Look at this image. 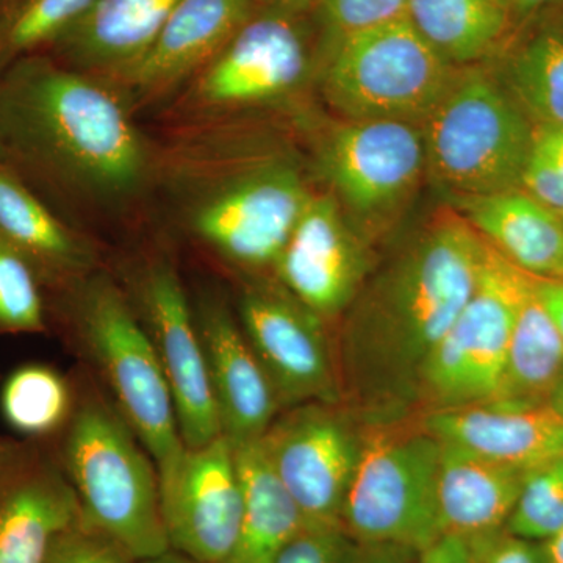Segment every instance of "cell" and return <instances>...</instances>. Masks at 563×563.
I'll list each match as a JSON object with an SVG mask.
<instances>
[{
  "instance_id": "6da1fadb",
  "label": "cell",
  "mask_w": 563,
  "mask_h": 563,
  "mask_svg": "<svg viewBox=\"0 0 563 563\" xmlns=\"http://www.w3.org/2000/svg\"><path fill=\"white\" fill-rule=\"evenodd\" d=\"M113 81L35 54L0 74V144L29 185L125 207L155 184L157 147Z\"/></svg>"
},
{
  "instance_id": "7a4b0ae2",
  "label": "cell",
  "mask_w": 563,
  "mask_h": 563,
  "mask_svg": "<svg viewBox=\"0 0 563 563\" xmlns=\"http://www.w3.org/2000/svg\"><path fill=\"white\" fill-rule=\"evenodd\" d=\"M484 254V240L446 207L369 273L343 313V399L373 413L415 401L422 366L473 295Z\"/></svg>"
},
{
  "instance_id": "3957f363",
  "label": "cell",
  "mask_w": 563,
  "mask_h": 563,
  "mask_svg": "<svg viewBox=\"0 0 563 563\" xmlns=\"http://www.w3.org/2000/svg\"><path fill=\"white\" fill-rule=\"evenodd\" d=\"M155 184L196 242L250 274L272 273L314 191L291 152L247 135L239 117L185 122L157 147Z\"/></svg>"
},
{
  "instance_id": "277c9868",
  "label": "cell",
  "mask_w": 563,
  "mask_h": 563,
  "mask_svg": "<svg viewBox=\"0 0 563 563\" xmlns=\"http://www.w3.org/2000/svg\"><path fill=\"white\" fill-rule=\"evenodd\" d=\"M74 346L98 372L114 404L158 473L184 451L168 380L154 344L120 280L99 269L52 296Z\"/></svg>"
},
{
  "instance_id": "5b68a950",
  "label": "cell",
  "mask_w": 563,
  "mask_h": 563,
  "mask_svg": "<svg viewBox=\"0 0 563 563\" xmlns=\"http://www.w3.org/2000/svg\"><path fill=\"white\" fill-rule=\"evenodd\" d=\"M85 388H76V407L57 444L47 440L81 514L139 561L168 553L154 459L111 399Z\"/></svg>"
},
{
  "instance_id": "8992f818",
  "label": "cell",
  "mask_w": 563,
  "mask_h": 563,
  "mask_svg": "<svg viewBox=\"0 0 563 563\" xmlns=\"http://www.w3.org/2000/svg\"><path fill=\"white\" fill-rule=\"evenodd\" d=\"M321 63L314 9L255 5L220 54L168 107L187 122L290 106L317 88Z\"/></svg>"
},
{
  "instance_id": "52a82bcc",
  "label": "cell",
  "mask_w": 563,
  "mask_h": 563,
  "mask_svg": "<svg viewBox=\"0 0 563 563\" xmlns=\"http://www.w3.org/2000/svg\"><path fill=\"white\" fill-rule=\"evenodd\" d=\"M420 128L426 177L451 201L521 187L533 124L484 63L457 69Z\"/></svg>"
},
{
  "instance_id": "ba28073f",
  "label": "cell",
  "mask_w": 563,
  "mask_h": 563,
  "mask_svg": "<svg viewBox=\"0 0 563 563\" xmlns=\"http://www.w3.org/2000/svg\"><path fill=\"white\" fill-rule=\"evenodd\" d=\"M457 69L401 16L340 41L322 63L317 90L340 120L421 125Z\"/></svg>"
},
{
  "instance_id": "9c48e42d",
  "label": "cell",
  "mask_w": 563,
  "mask_h": 563,
  "mask_svg": "<svg viewBox=\"0 0 563 563\" xmlns=\"http://www.w3.org/2000/svg\"><path fill=\"white\" fill-rule=\"evenodd\" d=\"M442 442L417 426L365 432L344 499L342 528L358 544H398L421 553L442 537L437 479Z\"/></svg>"
},
{
  "instance_id": "30bf717a",
  "label": "cell",
  "mask_w": 563,
  "mask_h": 563,
  "mask_svg": "<svg viewBox=\"0 0 563 563\" xmlns=\"http://www.w3.org/2000/svg\"><path fill=\"white\" fill-rule=\"evenodd\" d=\"M314 172L363 239L387 231L426 177L420 125L342 120L314 144Z\"/></svg>"
},
{
  "instance_id": "8fae6325",
  "label": "cell",
  "mask_w": 563,
  "mask_h": 563,
  "mask_svg": "<svg viewBox=\"0 0 563 563\" xmlns=\"http://www.w3.org/2000/svg\"><path fill=\"white\" fill-rule=\"evenodd\" d=\"M526 280L528 273L485 243L476 288L418 377L413 402L424 413L495 401Z\"/></svg>"
},
{
  "instance_id": "7c38bea8",
  "label": "cell",
  "mask_w": 563,
  "mask_h": 563,
  "mask_svg": "<svg viewBox=\"0 0 563 563\" xmlns=\"http://www.w3.org/2000/svg\"><path fill=\"white\" fill-rule=\"evenodd\" d=\"M122 290L146 329L172 390L181 442L199 448L222 435L201 339L176 266L144 255L122 269Z\"/></svg>"
},
{
  "instance_id": "4fadbf2b",
  "label": "cell",
  "mask_w": 563,
  "mask_h": 563,
  "mask_svg": "<svg viewBox=\"0 0 563 563\" xmlns=\"http://www.w3.org/2000/svg\"><path fill=\"white\" fill-rule=\"evenodd\" d=\"M236 318L273 385L280 412L307 402H343L324 320L274 276L244 282Z\"/></svg>"
},
{
  "instance_id": "5bb4252c",
  "label": "cell",
  "mask_w": 563,
  "mask_h": 563,
  "mask_svg": "<svg viewBox=\"0 0 563 563\" xmlns=\"http://www.w3.org/2000/svg\"><path fill=\"white\" fill-rule=\"evenodd\" d=\"M363 440L342 402H307L282 410L258 444L307 526H342Z\"/></svg>"
},
{
  "instance_id": "9a60e30c",
  "label": "cell",
  "mask_w": 563,
  "mask_h": 563,
  "mask_svg": "<svg viewBox=\"0 0 563 563\" xmlns=\"http://www.w3.org/2000/svg\"><path fill=\"white\" fill-rule=\"evenodd\" d=\"M158 481L169 550L198 563L224 561L239 536L244 501L231 440L220 435L203 446H185Z\"/></svg>"
},
{
  "instance_id": "2e32d148",
  "label": "cell",
  "mask_w": 563,
  "mask_h": 563,
  "mask_svg": "<svg viewBox=\"0 0 563 563\" xmlns=\"http://www.w3.org/2000/svg\"><path fill=\"white\" fill-rule=\"evenodd\" d=\"M372 273L368 242L329 191L314 190L272 274L322 320L346 312Z\"/></svg>"
},
{
  "instance_id": "e0dca14e",
  "label": "cell",
  "mask_w": 563,
  "mask_h": 563,
  "mask_svg": "<svg viewBox=\"0 0 563 563\" xmlns=\"http://www.w3.org/2000/svg\"><path fill=\"white\" fill-rule=\"evenodd\" d=\"M81 507L51 444L9 440L0 457V563H46Z\"/></svg>"
},
{
  "instance_id": "ac0fdd59",
  "label": "cell",
  "mask_w": 563,
  "mask_h": 563,
  "mask_svg": "<svg viewBox=\"0 0 563 563\" xmlns=\"http://www.w3.org/2000/svg\"><path fill=\"white\" fill-rule=\"evenodd\" d=\"M254 0H180L135 65L117 80L133 110L169 106L239 32Z\"/></svg>"
},
{
  "instance_id": "d6986e66",
  "label": "cell",
  "mask_w": 563,
  "mask_h": 563,
  "mask_svg": "<svg viewBox=\"0 0 563 563\" xmlns=\"http://www.w3.org/2000/svg\"><path fill=\"white\" fill-rule=\"evenodd\" d=\"M191 302L222 435L233 446L257 442L280 413L273 385L229 302L213 291Z\"/></svg>"
},
{
  "instance_id": "ffe728a7",
  "label": "cell",
  "mask_w": 563,
  "mask_h": 563,
  "mask_svg": "<svg viewBox=\"0 0 563 563\" xmlns=\"http://www.w3.org/2000/svg\"><path fill=\"white\" fill-rule=\"evenodd\" d=\"M0 243L31 266L46 296L69 290L102 269L96 244L52 211L3 158H0Z\"/></svg>"
},
{
  "instance_id": "44dd1931",
  "label": "cell",
  "mask_w": 563,
  "mask_h": 563,
  "mask_svg": "<svg viewBox=\"0 0 563 563\" xmlns=\"http://www.w3.org/2000/svg\"><path fill=\"white\" fill-rule=\"evenodd\" d=\"M420 426L442 442L515 468L531 470L563 455V418L548 404H474L424 413Z\"/></svg>"
},
{
  "instance_id": "7402d4cb",
  "label": "cell",
  "mask_w": 563,
  "mask_h": 563,
  "mask_svg": "<svg viewBox=\"0 0 563 563\" xmlns=\"http://www.w3.org/2000/svg\"><path fill=\"white\" fill-rule=\"evenodd\" d=\"M526 472L442 442L437 479L442 533L476 542L506 531Z\"/></svg>"
},
{
  "instance_id": "603a6c76",
  "label": "cell",
  "mask_w": 563,
  "mask_h": 563,
  "mask_svg": "<svg viewBox=\"0 0 563 563\" xmlns=\"http://www.w3.org/2000/svg\"><path fill=\"white\" fill-rule=\"evenodd\" d=\"M180 0H96L51 49L69 68L117 80L151 46Z\"/></svg>"
},
{
  "instance_id": "cb8c5ba5",
  "label": "cell",
  "mask_w": 563,
  "mask_h": 563,
  "mask_svg": "<svg viewBox=\"0 0 563 563\" xmlns=\"http://www.w3.org/2000/svg\"><path fill=\"white\" fill-rule=\"evenodd\" d=\"M474 232L521 272L563 276V214L523 188L453 199Z\"/></svg>"
},
{
  "instance_id": "d4e9b609",
  "label": "cell",
  "mask_w": 563,
  "mask_h": 563,
  "mask_svg": "<svg viewBox=\"0 0 563 563\" xmlns=\"http://www.w3.org/2000/svg\"><path fill=\"white\" fill-rule=\"evenodd\" d=\"M243 484V515L231 553L221 563H274L306 528L290 493L277 479L257 442L235 446Z\"/></svg>"
},
{
  "instance_id": "484cf974",
  "label": "cell",
  "mask_w": 563,
  "mask_h": 563,
  "mask_svg": "<svg viewBox=\"0 0 563 563\" xmlns=\"http://www.w3.org/2000/svg\"><path fill=\"white\" fill-rule=\"evenodd\" d=\"M406 18L451 65L484 63L514 31V0H409Z\"/></svg>"
},
{
  "instance_id": "4316f807",
  "label": "cell",
  "mask_w": 563,
  "mask_h": 563,
  "mask_svg": "<svg viewBox=\"0 0 563 563\" xmlns=\"http://www.w3.org/2000/svg\"><path fill=\"white\" fill-rule=\"evenodd\" d=\"M563 373V339L554 321L528 280L517 312L507 351L501 385L495 401L518 406L548 404Z\"/></svg>"
},
{
  "instance_id": "83f0119b",
  "label": "cell",
  "mask_w": 563,
  "mask_h": 563,
  "mask_svg": "<svg viewBox=\"0 0 563 563\" xmlns=\"http://www.w3.org/2000/svg\"><path fill=\"white\" fill-rule=\"evenodd\" d=\"M76 398V387L54 366L25 363L3 380L0 413L25 440L47 442L68 424Z\"/></svg>"
},
{
  "instance_id": "f1b7e54d",
  "label": "cell",
  "mask_w": 563,
  "mask_h": 563,
  "mask_svg": "<svg viewBox=\"0 0 563 563\" xmlns=\"http://www.w3.org/2000/svg\"><path fill=\"white\" fill-rule=\"evenodd\" d=\"M506 90L536 124L563 128V31L544 29L507 63Z\"/></svg>"
},
{
  "instance_id": "f546056e",
  "label": "cell",
  "mask_w": 563,
  "mask_h": 563,
  "mask_svg": "<svg viewBox=\"0 0 563 563\" xmlns=\"http://www.w3.org/2000/svg\"><path fill=\"white\" fill-rule=\"evenodd\" d=\"M96 0H2L0 74L51 47L91 9Z\"/></svg>"
},
{
  "instance_id": "4dcf8cb0",
  "label": "cell",
  "mask_w": 563,
  "mask_h": 563,
  "mask_svg": "<svg viewBox=\"0 0 563 563\" xmlns=\"http://www.w3.org/2000/svg\"><path fill=\"white\" fill-rule=\"evenodd\" d=\"M563 528V455L525 474L506 531L543 543Z\"/></svg>"
},
{
  "instance_id": "1f68e13d",
  "label": "cell",
  "mask_w": 563,
  "mask_h": 563,
  "mask_svg": "<svg viewBox=\"0 0 563 563\" xmlns=\"http://www.w3.org/2000/svg\"><path fill=\"white\" fill-rule=\"evenodd\" d=\"M47 298L43 285L16 252L0 243V333H44Z\"/></svg>"
},
{
  "instance_id": "d6a6232c",
  "label": "cell",
  "mask_w": 563,
  "mask_h": 563,
  "mask_svg": "<svg viewBox=\"0 0 563 563\" xmlns=\"http://www.w3.org/2000/svg\"><path fill=\"white\" fill-rule=\"evenodd\" d=\"M407 2L409 0H318L314 14L321 29L322 63L333 47L352 33L406 16Z\"/></svg>"
},
{
  "instance_id": "836d02e7",
  "label": "cell",
  "mask_w": 563,
  "mask_h": 563,
  "mask_svg": "<svg viewBox=\"0 0 563 563\" xmlns=\"http://www.w3.org/2000/svg\"><path fill=\"white\" fill-rule=\"evenodd\" d=\"M520 188L563 214V128L533 124Z\"/></svg>"
},
{
  "instance_id": "e575fe53",
  "label": "cell",
  "mask_w": 563,
  "mask_h": 563,
  "mask_svg": "<svg viewBox=\"0 0 563 563\" xmlns=\"http://www.w3.org/2000/svg\"><path fill=\"white\" fill-rule=\"evenodd\" d=\"M117 539L80 517L58 533L52 543L46 563H139Z\"/></svg>"
},
{
  "instance_id": "d590c367",
  "label": "cell",
  "mask_w": 563,
  "mask_h": 563,
  "mask_svg": "<svg viewBox=\"0 0 563 563\" xmlns=\"http://www.w3.org/2000/svg\"><path fill=\"white\" fill-rule=\"evenodd\" d=\"M357 548L342 526H306L274 563H354Z\"/></svg>"
},
{
  "instance_id": "8d00e7d4",
  "label": "cell",
  "mask_w": 563,
  "mask_h": 563,
  "mask_svg": "<svg viewBox=\"0 0 563 563\" xmlns=\"http://www.w3.org/2000/svg\"><path fill=\"white\" fill-rule=\"evenodd\" d=\"M470 543L479 563H547L542 543L521 539L507 531Z\"/></svg>"
},
{
  "instance_id": "74e56055",
  "label": "cell",
  "mask_w": 563,
  "mask_h": 563,
  "mask_svg": "<svg viewBox=\"0 0 563 563\" xmlns=\"http://www.w3.org/2000/svg\"><path fill=\"white\" fill-rule=\"evenodd\" d=\"M418 563H479L468 540L443 533L418 555Z\"/></svg>"
},
{
  "instance_id": "f35d334b",
  "label": "cell",
  "mask_w": 563,
  "mask_h": 563,
  "mask_svg": "<svg viewBox=\"0 0 563 563\" xmlns=\"http://www.w3.org/2000/svg\"><path fill=\"white\" fill-rule=\"evenodd\" d=\"M533 291L563 339V277L531 276Z\"/></svg>"
},
{
  "instance_id": "ab89813d",
  "label": "cell",
  "mask_w": 563,
  "mask_h": 563,
  "mask_svg": "<svg viewBox=\"0 0 563 563\" xmlns=\"http://www.w3.org/2000/svg\"><path fill=\"white\" fill-rule=\"evenodd\" d=\"M418 555L398 544H358L354 563H418Z\"/></svg>"
},
{
  "instance_id": "60d3db41",
  "label": "cell",
  "mask_w": 563,
  "mask_h": 563,
  "mask_svg": "<svg viewBox=\"0 0 563 563\" xmlns=\"http://www.w3.org/2000/svg\"><path fill=\"white\" fill-rule=\"evenodd\" d=\"M561 3L563 0H514V29L525 27L529 21Z\"/></svg>"
},
{
  "instance_id": "b9f144b4",
  "label": "cell",
  "mask_w": 563,
  "mask_h": 563,
  "mask_svg": "<svg viewBox=\"0 0 563 563\" xmlns=\"http://www.w3.org/2000/svg\"><path fill=\"white\" fill-rule=\"evenodd\" d=\"M547 563H563V528L542 543Z\"/></svg>"
},
{
  "instance_id": "7bdbcfd3",
  "label": "cell",
  "mask_w": 563,
  "mask_h": 563,
  "mask_svg": "<svg viewBox=\"0 0 563 563\" xmlns=\"http://www.w3.org/2000/svg\"><path fill=\"white\" fill-rule=\"evenodd\" d=\"M261 7H290V9H314L318 0H254Z\"/></svg>"
},
{
  "instance_id": "ee69618b",
  "label": "cell",
  "mask_w": 563,
  "mask_h": 563,
  "mask_svg": "<svg viewBox=\"0 0 563 563\" xmlns=\"http://www.w3.org/2000/svg\"><path fill=\"white\" fill-rule=\"evenodd\" d=\"M139 563H198L191 561V559L185 558V555L174 553V551H168V553L157 555V558L144 559V561H140Z\"/></svg>"
},
{
  "instance_id": "f6af8a7d",
  "label": "cell",
  "mask_w": 563,
  "mask_h": 563,
  "mask_svg": "<svg viewBox=\"0 0 563 563\" xmlns=\"http://www.w3.org/2000/svg\"><path fill=\"white\" fill-rule=\"evenodd\" d=\"M548 406L563 418V373L553 393H551L550 399H548Z\"/></svg>"
},
{
  "instance_id": "bcb514c9",
  "label": "cell",
  "mask_w": 563,
  "mask_h": 563,
  "mask_svg": "<svg viewBox=\"0 0 563 563\" xmlns=\"http://www.w3.org/2000/svg\"><path fill=\"white\" fill-rule=\"evenodd\" d=\"M7 446H9V439H2V437H0V457L5 453Z\"/></svg>"
},
{
  "instance_id": "7dc6e473",
  "label": "cell",
  "mask_w": 563,
  "mask_h": 563,
  "mask_svg": "<svg viewBox=\"0 0 563 563\" xmlns=\"http://www.w3.org/2000/svg\"><path fill=\"white\" fill-rule=\"evenodd\" d=\"M0 158H3L2 144H0Z\"/></svg>"
},
{
  "instance_id": "c3c4849f",
  "label": "cell",
  "mask_w": 563,
  "mask_h": 563,
  "mask_svg": "<svg viewBox=\"0 0 563 563\" xmlns=\"http://www.w3.org/2000/svg\"><path fill=\"white\" fill-rule=\"evenodd\" d=\"M0 2H2V0H0Z\"/></svg>"
},
{
  "instance_id": "681fc988",
  "label": "cell",
  "mask_w": 563,
  "mask_h": 563,
  "mask_svg": "<svg viewBox=\"0 0 563 563\" xmlns=\"http://www.w3.org/2000/svg\"><path fill=\"white\" fill-rule=\"evenodd\" d=\"M563 277V276H562Z\"/></svg>"
}]
</instances>
